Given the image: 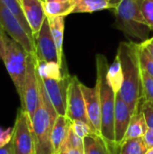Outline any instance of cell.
Returning <instances> with one entry per match:
<instances>
[{
	"mask_svg": "<svg viewBox=\"0 0 153 154\" xmlns=\"http://www.w3.org/2000/svg\"><path fill=\"white\" fill-rule=\"evenodd\" d=\"M6 33L4 31L3 27L0 24V59H2L3 54H4V50H5V37H6Z\"/></svg>",
	"mask_w": 153,
	"mask_h": 154,
	"instance_id": "4dcf8cb0",
	"label": "cell"
},
{
	"mask_svg": "<svg viewBox=\"0 0 153 154\" xmlns=\"http://www.w3.org/2000/svg\"><path fill=\"white\" fill-rule=\"evenodd\" d=\"M142 44L145 47V49L148 51V52L151 54V56L152 57V59H153V44L152 43H151L148 40H146V41L142 42Z\"/></svg>",
	"mask_w": 153,
	"mask_h": 154,
	"instance_id": "d6a6232c",
	"label": "cell"
},
{
	"mask_svg": "<svg viewBox=\"0 0 153 154\" xmlns=\"http://www.w3.org/2000/svg\"><path fill=\"white\" fill-rule=\"evenodd\" d=\"M108 1H109L112 5H114L115 6H116L122 0H108Z\"/></svg>",
	"mask_w": 153,
	"mask_h": 154,
	"instance_id": "e575fe53",
	"label": "cell"
},
{
	"mask_svg": "<svg viewBox=\"0 0 153 154\" xmlns=\"http://www.w3.org/2000/svg\"><path fill=\"white\" fill-rule=\"evenodd\" d=\"M71 125L72 121L69 120L66 116H57L51 132V144L54 154L59 152L62 143H64L69 134Z\"/></svg>",
	"mask_w": 153,
	"mask_h": 154,
	"instance_id": "9a60e30c",
	"label": "cell"
},
{
	"mask_svg": "<svg viewBox=\"0 0 153 154\" xmlns=\"http://www.w3.org/2000/svg\"><path fill=\"white\" fill-rule=\"evenodd\" d=\"M73 14L94 13L96 11L115 8L108 0H73Z\"/></svg>",
	"mask_w": 153,
	"mask_h": 154,
	"instance_id": "d6986e66",
	"label": "cell"
},
{
	"mask_svg": "<svg viewBox=\"0 0 153 154\" xmlns=\"http://www.w3.org/2000/svg\"><path fill=\"white\" fill-rule=\"evenodd\" d=\"M71 126H72V129L74 130V132L76 133V134L82 139L90 134H94L92 129L90 128V126L87 124H86L85 122L79 121V120L72 121Z\"/></svg>",
	"mask_w": 153,
	"mask_h": 154,
	"instance_id": "f1b7e54d",
	"label": "cell"
},
{
	"mask_svg": "<svg viewBox=\"0 0 153 154\" xmlns=\"http://www.w3.org/2000/svg\"><path fill=\"white\" fill-rule=\"evenodd\" d=\"M140 6L145 23L153 30V0H140Z\"/></svg>",
	"mask_w": 153,
	"mask_h": 154,
	"instance_id": "4316f807",
	"label": "cell"
},
{
	"mask_svg": "<svg viewBox=\"0 0 153 154\" xmlns=\"http://www.w3.org/2000/svg\"><path fill=\"white\" fill-rule=\"evenodd\" d=\"M38 70L48 97L58 116H66L67 91L71 76L67 69L62 70L56 63L38 61Z\"/></svg>",
	"mask_w": 153,
	"mask_h": 154,
	"instance_id": "277c9868",
	"label": "cell"
},
{
	"mask_svg": "<svg viewBox=\"0 0 153 154\" xmlns=\"http://www.w3.org/2000/svg\"><path fill=\"white\" fill-rule=\"evenodd\" d=\"M74 3L73 0L65 2H44V11L46 16L58 17L67 16L73 14Z\"/></svg>",
	"mask_w": 153,
	"mask_h": 154,
	"instance_id": "ffe728a7",
	"label": "cell"
},
{
	"mask_svg": "<svg viewBox=\"0 0 153 154\" xmlns=\"http://www.w3.org/2000/svg\"><path fill=\"white\" fill-rule=\"evenodd\" d=\"M10 138L13 154H36L32 119L22 108L17 112Z\"/></svg>",
	"mask_w": 153,
	"mask_h": 154,
	"instance_id": "52a82bcc",
	"label": "cell"
},
{
	"mask_svg": "<svg viewBox=\"0 0 153 154\" xmlns=\"http://www.w3.org/2000/svg\"><path fill=\"white\" fill-rule=\"evenodd\" d=\"M142 80L143 88V98L153 105V77L142 69Z\"/></svg>",
	"mask_w": 153,
	"mask_h": 154,
	"instance_id": "484cf974",
	"label": "cell"
},
{
	"mask_svg": "<svg viewBox=\"0 0 153 154\" xmlns=\"http://www.w3.org/2000/svg\"><path fill=\"white\" fill-rule=\"evenodd\" d=\"M0 4L3 5L5 7H6L19 21V23L22 24V26L23 27V29L26 31V32L29 34V36L34 40L31 28L27 23V20L24 16L23 8H22V5L18 0H0Z\"/></svg>",
	"mask_w": 153,
	"mask_h": 154,
	"instance_id": "44dd1931",
	"label": "cell"
},
{
	"mask_svg": "<svg viewBox=\"0 0 153 154\" xmlns=\"http://www.w3.org/2000/svg\"><path fill=\"white\" fill-rule=\"evenodd\" d=\"M0 24L5 33L23 46L29 54H35V42L32 39L17 18L3 5L0 4Z\"/></svg>",
	"mask_w": 153,
	"mask_h": 154,
	"instance_id": "9c48e42d",
	"label": "cell"
},
{
	"mask_svg": "<svg viewBox=\"0 0 153 154\" xmlns=\"http://www.w3.org/2000/svg\"><path fill=\"white\" fill-rule=\"evenodd\" d=\"M28 57L29 53L23 48V46L6 35L5 46L1 60L4 62L12 81L14 82L19 97L22 93L24 83Z\"/></svg>",
	"mask_w": 153,
	"mask_h": 154,
	"instance_id": "8992f818",
	"label": "cell"
},
{
	"mask_svg": "<svg viewBox=\"0 0 153 154\" xmlns=\"http://www.w3.org/2000/svg\"><path fill=\"white\" fill-rule=\"evenodd\" d=\"M66 116L71 121L79 120L85 122L90 126V123L87 116L85 99L81 89V82L76 76L70 77L68 86Z\"/></svg>",
	"mask_w": 153,
	"mask_h": 154,
	"instance_id": "30bf717a",
	"label": "cell"
},
{
	"mask_svg": "<svg viewBox=\"0 0 153 154\" xmlns=\"http://www.w3.org/2000/svg\"><path fill=\"white\" fill-rule=\"evenodd\" d=\"M58 154H84V152L81 151V150L71 149V150H68V151H65V152H59Z\"/></svg>",
	"mask_w": 153,
	"mask_h": 154,
	"instance_id": "836d02e7",
	"label": "cell"
},
{
	"mask_svg": "<svg viewBox=\"0 0 153 154\" xmlns=\"http://www.w3.org/2000/svg\"><path fill=\"white\" fill-rule=\"evenodd\" d=\"M18 1H19V2H20V3H21V1H22V0H18Z\"/></svg>",
	"mask_w": 153,
	"mask_h": 154,
	"instance_id": "f35d334b",
	"label": "cell"
},
{
	"mask_svg": "<svg viewBox=\"0 0 153 154\" xmlns=\"http://www.w3.org/2000/svg\"><path fill=\"white\" fill-rule=\"evenodd\" d=\"M34 42L35 55L38 61L45 63H56L59 65L58 51L47 18L44 21L41 29Z\"/></svg>",
	"mask_w": 153,
	"mask_h": 154,
	"instance_id": "8fae6325",
	"label": "cell"
},
{
	"mask_svg": "<svg viewBox=\"0 0 153 154\" xmlns=\"http://www.w3.org/2000/svg\"><path fill=\"white\" fill-rule=\"evenodd\" d=\"M87 116L90 123V127L94 134L101 135V106L97 87H87L81 83Z\"/></svg>",
	"mask_w": 153,
	"mask_h": 154,
	"instance_id": "7c38bea8",
	"label": "cell"
},
{
	"mask_svg": "<svg viewBox=\"0 0 153 154\" xmlns=\"http://www.w3.org/2000/svg\"><path fill=\"white\" fill-rule=\"evenodd\" d=\"M42 1H44V0H42Z\"/></svg>",
	"mask_w": 153,
	"mask_h": 154,
	"instance_id": "ab89813d",
	"label": "cell"
},
{
	"mask_svg": "<svg viewBox=\"0 0 153 154\" xmlns=\"http://www.w3.org/2000/svg\"><path fill=\"white\" fill-rule=\"evenodd\" d=\"M148 41H149V42H150L151 43H152V44H153V37H152V38H150V39H148Z\"/></svg>",
	"mask_w": 153,
	"mask_h": 154,
	"instance_id": "74e56055",
	"label": "cell"
},
{
	"mask_svg": "<svg viewBox=\"0 0 153 154\" xmlns=\"http://www.w3.org/2000/svg\"><path fill=\"white\" fill-rule=\"evenodd\" d=\"M107 78L114 90L116 93H118L121 89L123 83V70L120 59L117 55L115 56L113 63L108 68Z\"/></svg>",
	"mask_w": 153,
	"mask_h": 154,
	"instance_id": "7402d4cb",
	"label": "cell"
},
{
	"mask_svg": "<svg viewBox=\"0 0 153 154\" xmlns=\"http://www.w3.org/2000/svg\"><path fill=\"white\" fill-rule=\"evenodd\" d=\"M132 116L130 107L117 93L115 110V142L118 150L124 143Z\"/></svg>",
	"mask_w": 153,
	"mask_h": 154,
	"instance_id": "4fadbf2b",
	"label": "cell"
},
{
	"mask_svg": "<svg viewBox=\"0 0 153 154\" xmlns=\"http://www.w3.org/2000/svg\"><path fill=\"white\" fill-rule=\"evenodd\" d=\"M22 8L27 23L31 28L32 36H38L41 26L46 20V14L44 11V1L42 0H22Z\"/></svg>",
	"mask_w": 153,
	"mask_h": 154,
	"instance_id": "5bb4252c",
	"label": "cell"
},
{
	"mask_svg": "<svg viewBox=\"0 0 153 154\" xmlns=\"http://www.w3.org/2000/svg\"><path fill=\"white\" fill-rule=\"evenodd\" d=\"M144 141L148 146V148H152L153 147V129H148L147 133L144 135Z\"/></svg>",
	"mask_w": 153,
	"mask_h": 154,
	"instance_id": "1f68e13d",
	"label": "cell"
},
{
	"mask_svg": "<svg viewBox=\"0 0 153 154\" xmlns=\"http://www.w3.org/2000/svg\"><path fill=\"white\" fill-rule=\"evenodd\" d=\"M71 149L81 150V151L84 152V143H83V139L80 138L79 136H78L76 134V133L72 129V126L70 127V129L69 131V134H68V135H67L64 143H62V145H61L59 152H65V151L71 150Z\"/></svg>",
	"mask_w": 153,
	"mask_h": 154,
	"instance_id": "cb8c5ba5",
	"label": "cell"
},
{
	"mask_svg": "<svg viewBox=\"0 0 153 154\" xmlns=\"http://www.w3.org/2000/svg\"><path fill=\"white\" fill-rule=\"evenodd\" d=\"M149 150L144 138H135L124 141L120 146L118 154H146Z\"/></svg>",
	"mask_w": 153,
	"mask_h": 154,
	"instance_id": "603a6c76",
	"label": "cell"
},
{
	"mask_svg": "<svg viewBox=\"0 0 153 154\" xmlns=\"http://www.w3.org/2000/svg\"><path fill=\"white\" fill-rule=\"evenodd\" d=\"M148 129L149 128L146 124L144 116H143L142 112L141 111V108L139 106V107L136 109V111L132 116L131 122L128 126L124 142L127 141V140H131V139L144 137Z\"/></svg>",
	"mask_w": 153,
	"mask_h": 154,
	"instance_id": "e0dca14e",
	"label": "cell"
},
{
	"mask_svg": "<svg viewBox=\"0 0 153 154\" xmlns=\"http://www.w3.org/2000/svg\"><path fill=\"white\" fill-rule=\"evenodd\" d=\"M84 154H116L107 145L104 138L96 134H90L83 138Z\"/></svg>",
	"mask_w": 153,
	"mask_h": 154,
	"instance_id": "ac0fdd59",
	"label": "cell"
},
{
	"mask_svg": "<svg viewBox=\"0 0 153 154\" xmlns=\"http://www.w3.org/2000/svg\"><path fill=\"white\" fill-rule=\"evenodd\" d=\"M0 154H13L11 138H9L5 143L0 144Z\"/></svg>",
	"mask_w": 153,
	"mask_h": 154,
	"instance_id": "f546056e",
	"label": "cell"
},
{
	"mask_svg": "<svg viewBox=\"0 0 153 154\" xmlns=\"http://www.w3.org/2000/svg\"><path fill=\"white\" fill-rule=\"evenodd\" d=\"M39 95L38 61L35 54H29L24 83L19 97L21 100V108L29 115L31 119H32L38 106Z\"/></svg>",
	"mask_w": 153,
	"mask_h": 154,
	"instance_id": "ba28073f",
	"label": "cell"
},
{
	"mask_svg": "<svg viewBox=\"0 0 153 154\" xmlns=\"http://www.w3.org/2000/svg\"><path fill=\"white\" fill-rule=\"evenodd\" d=\"M38 79L40 88L39 103L32 119L35 152L36 154H54L51 144V132L58 114L48 97L39 70Z\"/></svg>",
	"mask_w": 153,
	"mask_h": 154,
	"instance_id": "3957f363",
	"label": "cell"
},
{
	"mask_svg": "<svg viewBox=\"0 0 153 154\" xmlns=\"http://www.w3.org/2000/svg\"><path fill=\"white\" fill-rule=\"evenodd\" d=\"M50 24V32L53 37L59 58V66L62 69V60H63V37H64V24L65 21L63 16L50 17L46 16Z\"/></svg>",
	"mask_w": 153,
	"mask_h": 154,
	"instance_id": "2e32d148",
	"label": "cell"
},
{
	"mask_svg": "<svg viewBox=\"0 0 153 154\" xmlns=\"http://www.w3.org/2000/svg\"><path fill=\"white\" fill-rule=\"evenodd\" d=\"M69 0H44V2H65Z\"/></svg>",
	"mask_w": 153,
	"mask_h": 154,
	"instance_id": "d590c367",
	"label": "cell"
},
{
	"mask_svg": "<svg viewBox=\"0 0 153 154\" xmlns=\"http://www.w3.org/2000/svg\"><path fill=\"white\" fill-rule=\"evenodd\" d=\"M140 108L144 116L148 128L153 129V105L142 98L140 103Z\"/></svg>",
	"mask_w": 153,
	"mask_h": 154,
	"instance_id": "83f0119b",
	"label": "cell"
},
{
	"mask_svg": "<svg viewBox=\"0 0 153 154\" xmlns=\"http://www.w3.org/2000/svg\"><path fill=\"white\" fill-rule=\"evenodd\" d=\"M146 154H153V147L152 148H150L148 151H147V152Z\"/></svg>",
	"mask_w": 153,
	"mask_h": 154,
	"instance_id": "8d00e7d4",
	"label": "cell"
},
{
	"mask_svg": "<svg viewBox=\"0 0 153 154\" xmlns=\"http://www.w3.org/2000/svg\"><path fill=\"white\" fill-rule=\"evenodd\" d=\"M114 10L118 29L142 42L148 40L151 29L142 17L140 0H122Z\"/></svg>",
	"mask_w": 153,
	"mask_h": 154,
	"instance_id": "5b68a950",
	"label": "cell"
},
{
	"mask_svg": "<svg viewBox=\"0 0 153 154\" xmlns=\"http://www.w3.org/2000/svg\"><path fill=\"white\" fill-rule=\"evenodd\" d=\"M138 49L139 43L123 42L119 44L116 53L120 59L123 70V83L118 94L130 107L133 114L139 107L143 98L142 69Z\"/></svg>",
	"mask_w": 153,
	"mask_h": 154,
	"instance_id": "6da1fadb",
	"label": "cell"
},
{
	"mask_svg": "<svg viewBox=\"0 0 153 154\" xmlns=\"http://www.w3.org/2000/svg\"><path fill=\"white\" fill-rule=\"evenodd\" d=\"M96 83L101 106V136L110 149L116 153L119 152L115 142V110L116 92L111 86L107 71L109 68L106 56L96 55Z\"/></svg>",
	"mask_w": 153,
	"mask_h": 154,
	"instance_id": "7a4b0ae2",
	"label": "cell"
},
{
	"mask_svg": "<svg viewBox=\"0 0 153 154\" xmlns=\"http://www.w3.org/2000/svg\"><path fill=\"white\" fill-rule=\"evenodd\" d=\"M138 55L141 69L153 77V59L148 51L145 49V47L142 44V42L139 43Z\"/></svg>",
	"mask_w": 153,
	"mask_h": 154,
	"instance_id": "d4e9b609",
	"label": "cell"
}]
</instances>
